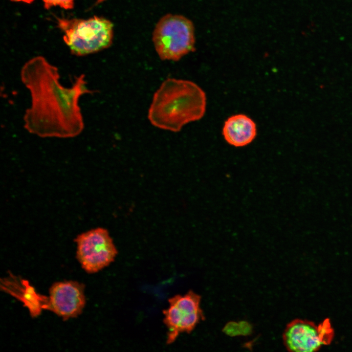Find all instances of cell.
Listing matches in <instances>:
<instances>
[{
	"label": "cell",
	"mask_w": 352,
	"mask_h": 352,
	"mask_svg": "<svg viewBox=\"0 0 352 352\" xmlns=\"http://www.w3.org/2000/svg\"><path fill=\"white\" fill-rule=\"evenodd\" d=\"M327 325L318 327L308 322L295 320L288 324L283 334L284 343L290 351L312 352L325 345L330 332Z\"/></svg>",
	"instance_id": "ba28073f"
},
{
	"label": "cell",
	"mask_w": 352,
	"mask_h": 352,
	"mask_svg": "<svg viewBox=\"0 0 352 352\" xmlns=\"http://www.w3.org/2000/svg\"><path fill=\"white\" fill-rule=\"evenodd\" d=\"M21 78L31 95V105L23 116L24 127L29 132L63 138L82 132L84 123L79 100L93 92L84 75L76 77L71 86L65 87L60 82L57 67L39 56L24 64Z\"/></svg>",
	"instance_id": "6da1fadb"
},
{
	"label": "cell",
	"mask_w": 352,
	"mask_h": 352,
	"mask_svg": "<svg viewBox=\"0 0 352 352\" xmlns=\"http://www.w3.org/2000/svg\"><path fill=\"white\" fill-rule=\"evenodd\" d=\"M153 42L161 60L178 61L195 49L193 24L183 16L167 14L156 23Z\"/></svg>",
	"instance_id": "277c9868"
},
{
	"label": "cell",
	"mask_w": 352,
	"mask_h": 352,
	"mask_svg": "<svg viewBox=\"0 0 352 352\" xmlns=\"http://www.w3.org/2000/svg\"><path fill=\"white\" fill-rule=\"evenodd\" d=\"M200 302V296L192 290L169 299V306L162 312L163 322L168 330L167 344L173 343L182 333L191 332L203 320Z\"/></svg>",
	"instance_id": "5b68a950"
},
{
	"label": "cell",
	"mask_w": 352,
	"mask_h": 352,
	"mask_svg": "<svg viewBox=\"0 0 352 352\" xmlns=\"http://www.w3.org/2000/svg\"><path fill=\"white\" fill-rule=\"evenodd\" d=\"M43 1L44 7L46 9L56 6H59L65 9H71L74 6V0H43Z\"/></svg>",
	"instance_id": "30bf717a"
},
{
	"label": "cell",
	"mask_w": 352,
	"mask_h": 352,
	"mask_svg": "<svg viewBox=\"0 0 352 352\" xmlns=\"http://www.w3.org/2000/svg\"><path fill=\"white\" fill-rule=\"evenodd\" d=\"M63 40L72 54L84 56L109 47L112 43L113 25L108 19L93 16L88 19L57 18Z\"/></svg>",
	"instance_id": "3957f363"
},
{
	"label": "cell",
	"mask_w": 352,
	"mask_h": 352,
	"mask_svg": "<svg viewBox=\"0 0 352 352\" xmlns=\"http://www.w3.org/2000/svg\"><path fill=\"white\" fill-rule=\"evenodd\" d=\"M76 257L82 267L88 273L99 271L114 261L117 250L108 231L101 227L78 235Z\"/></svg>",
	"instance_id": "8992f818"
},
{
	"label": "cell",
	"mask_w": 352,
	"mask_h": 352,
	"mask_svg": "<svg viewBox=\"0 0 352 352\" xmlns=\"http://www.w3.org/2000/svg\"><path fill=\"white\" fill-rule=\"evenodd\" d=\"M13 1L16 2H23L27 3H31L34 0H11Z\"/></svg>",
	"instance_id": "8fae6325"
},
{
	"label": "cell",
	"mask_w": 352,
	"mask_h": 352,
	"mask_svg": "<svg viewBox=\"0 0 352 352\" xmlns=\"http://www.w3.org/2000/svg\"><path fill=\"white\" fill-rule=\"evenodd\" d=\"M85 286L76 281L54 283L46 297L44 309L49 310L64 320L80 314L86 304Z\"/></svg>",
	"instance_id": "52a82bcc"
},
{
	"label": "cell",
	"mask_w": 352,
	"mask_h": 352,
	"mask_svg": "<svg viewBox=\"0 0 352 352\" xmlns=\"http://www.w3.org/2000/svg\"><path fill=\"white\" fill-rule=\"evenodd\" d=\"M206 107L205 93L198 85L187 80L168 78L154 93L148 118L158 128L177 132L185 125L200 119Z\"/></svg>",
	"instance_id": "7a4b0ae2"
},
{
	"label": "cell",
	"mask_w": 352,
	"mask_h": 352,
	"mask_svg": "<svg viewBox=\"0 0 352 352\" xmlns=\"http://www.w3.org/2000/svg\"><path fill=\"white\" fill-rule=\"evenodd\" d=\"M222 134L229 144L236 147H244L251 143L255 138L256 124L245 114H235L225 121Z\"/></svg>",
	"instance_id": "9c48e42d"
}]
</instances>
